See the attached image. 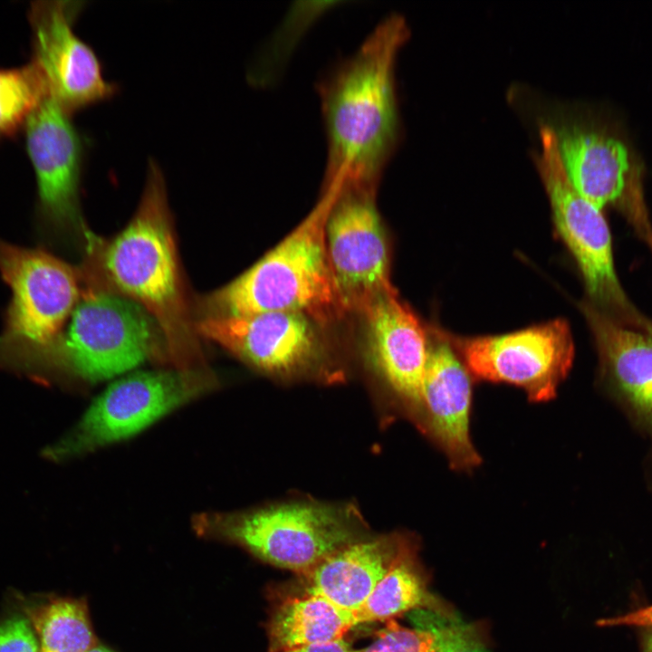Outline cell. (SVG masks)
<instances>
[{
    "instance_id": "1",
    "label": "cell",
    "mask_w": 652,
    "mask_h": 652,
    "mask_svg": "<svg viewBox=\"0 0 652 652\" xmlns=\"http://www.w3.org/2000/svg\"><path fill=\"white\" fill-rule=\"evenodd\" d=\"M408 34L405 19L389 14L319 81L327 142L323 186L377 187L399 139L395 67Z\"/></svg>"
},
{
    "instance_id": "2",
    "label": "cell",
    "mask_w": 652,
    "mask_h": 652,
    "mask_svg": "<svg viewBox=\"0 0 652 652\" xmlns=\"http://www.w3.org/2000/svg\"><path fill=\"white\" fill-rule=\"evenodd\" d=\"M147 167L137 211L107 245L104 268L117 291L156 321L172 368H205L181 278L165 177L155 159Z\"/></svg>"
},
{
    "instance_id": "3",
    "label": "cell",
    "mask_w": 652,
    "mask_h": 652,
    "mask_svg": "<svg viewBox=\"0 0 652 652\" xmlns=\"http://www.w3.org/2000/svg\"><path fill=\"white\" fill-rule=\"evenodd\" d=\"M148 360L168 363L156 321L119 292L92 286L81 292L65 329L51 343L0 348V368L43 381L71 378L97 382Z\"/></svg>"
},
{
    "instance_id": "4",
    "label": "cell",
    "mask_w": 652,
    "mask_h": 652,
    "mask_svg": "<svg viewBox=\"0 0 652 652\" xmlns=\"http://www.w3.org/2000/svg\"><path fill=\"white\" fill-rule=\"evenodd\" d=\"M340 189L323 188L314 208L283 240L238 277L206 296L205 317L288 312L319 324L344 314L325 244L327 218Z\"/></svg>"
},
{
    "instance_id": "5",
    "label": "cell",
    "mask_w": 652,
    "mask_h": 652,
    "mask_svg": "<svg viewBox=\"0 0 652 652\" xmlns=\"http://www.w3.org/2000/svg\"><path fill=\"white\" fill-rule=\"evenodd\" d=\"M196 531L244 547L281 568L306 574L345 546L366 538L365 523L350 503L294 501L232 512H208Z\"/></svg>"
},
{
    "instance_id": "6",
    "label": "cell",
    "mask_w": 652,
    "mask_h": 652,
    "mask_svg": "<svg viewBox=\"0 0 652 652\" xmlns=\"http://www.w3.org/2000/svg\"><path fill=\"white\" fill-rule=\"evenodd\" d=\"M540 139L536 166L550 199L554 226L577 264L588 302L624 326L652 332V320L635 307L618 280L611 234L602 210L573 187L551 126H541Z\"/></svg>"
},
{
    "instance_id": "7",
    "label": "cell",
    "mask_w": 652,
    "mask_h": 652,
    "mask_svg": "<svg viewBox=\"0 0 652 652\" xmlns=\"http://www.w3.org/2000/svg\"><path fill=\"white\" fill-rule=\"evenodd\" d=\"M217 385L216 376L206 367L141 371L120 379L46 450V456L62 461L126 439Z\"/></svg>"
},
{
    "instance_id": "8",
    "label": "cell",
    "mask_w": 652,
    "mask_h": 652,
    "mask_svg": "<svg viewBox=\"0 0 652 652\" xmlns=\"http://www.w3.org/2000/svg\"><path fill=\"white\" fill-rule=\"evenodd\" d=\"M0 274L12 296L3 315L0 344L40 347L63 330L81 296L78 273L41 247L0 238Z\"/></svg>"
},
{
    "instance_id": "9",
    "label": "cell",
    "mask_w": 652,
    "mask_h": 652,
    "mask_svg": "<svg viewBox=\"0 0 652 652\" xmlns=\"http://www.w3.org/2000/svg\"><path fill=\"white\" fill-rule=\"evenodd\" d=\"M377 187L342 186L330 210L325 244L339 302L362 313L396 291L390 281L388 243L376 206Z\"/></svg>"
},
{
    "instance_id": "10",
    "label": "cell",
    "mask_w": 652,
    "mask_h": 652,
    "mask_svg": "<svg viewBox=\"0 0 652 652\" xmlns=\"http://www.w3.org/2000/svg\"><path fill=\"white\" fill-rule=\"evenodd\" d=\"M37 187L35 226L43 236L82 229L80 186L86 142L72 115L47 94L24 128Z\"/></svg>"
},
{
    "instance_id": "11",
    "label": "cell",
    "mask_w": 652,
    "mask_h": 652,
    "mask_svg": "<svg viewBox=\"0 0 652 652\" xmlns=\"http://www.w3.org/2000/svg\"><path fill=\"white\" fill-rule=\"evenodd\" d=\"M456 345L470 374L517 386L533 402L555 398L574 357L572 334L561 319L506 334L457 339Z\"/></svg>"
},
{
    "instance_id": "12",
    "label": "cell",
    "mask_w": 652,
    "mask_h": 652,
    "mask_svg": "<svg viewBox=\"0 0 652 652\" xmlns=\"http://www.w3.org/2000/svg\"><path fill=\"white\" fill-rule=\"evenodd\" d=\"M566 173L576 190L603 210L616 208L641 239L652 230L644 168L620 139L580 124L551 126Z\"/></svg>"
},
{
    "instance_id": "13",
    "label": "cell",
    "mask_w": 652,
    "mask_h": 652,
    "mask_svg": "<svg viewBox=\"0 0 652 652\" xmlns=\"http://www.w3.org/2000/svg\"><path fill=\"white\" fill-rule=\"evenodd\" d=\"M82 2L37 1L29 8L31 62L40 72L50 96L69 114L112 97L118 87L108 82L94 51L75 33Z\"/></svg>"
},
{
    "instance_id": "14",
    "label": "cell",
    "mask_w": 652,
    "mask_h": 652,
    "mask_svg": "<svg viewBox=\"0 0 652 652\" xmlns=\"http://www.w3.org/2000/svg\"><path fill=\"white\" fill-rule=\"evenodd\" d=\"M314 321L288 312L244 316L204 317L197 333L259 369L276 377H293L316 366L322 344Z\"/></svg>"
},
{
    "instance_id": "15",
    "label": "cell",
    "mask_w": 652,
    "mask_h": 652,
    "mask_svg": "<svg viewBox=\"0 0 652 652\" xmlns=\"http://www.w3.org/2000/svg\"><path fill=\"white\" fill-rule=\"evenodd\" d=\"M362 315L371 365L421 430L428 346L418 318L399 299L397 291L378 298Z\"/></svg>"
},
{
    "instance_id": "16",
    "label": "cell",
    "mask_w": 652,
    "mask_h": 652,
    "mask_svg": "<svg viewBox=\"0 0 652 652\" xmlns=\"http://www.w3.org/2000/svg\"><path fill=\"white\" fill-rule=\"evenodd\" d=\"M471 375L445 341L428 347L423 380L424 421L421 432L446 456L455 471H472L481 463L469 431Z\"/></svg>"
},
{
    "instance_id": "17",
    "label": "cell",
    "mask_w": 652,
    "mask_h": 652,
    "mask_svg": "<svg viewBox=\"0 0 652 652\" xmlns=\"http://www.w3.org/2000/svg\"><path fill=\"white\" fill-rule=\"evenodd\" d=\"M580 309L603 384L638 427L652 436V332L624 326L588 301Z\"/></svg>"
},
{
    "instance_id": "18",
    "label": "cell",
    "mask_w": 652,
    "mask_h": 652,
    "mask_svg": "<svg viewBox=\"0 0 652 652\" xmlns=\"http://www.w3.org/2000/svg\"><path fill=\"white\" fill-rule=\"evenodd\" d=\"M412 543L400 534L354 542L304 574L305 593L321 596L355 613Z\"/></svg>"
},
{
    "instance_id": "19",
    "label": "cell",
    "mask_w": 652,
    "mask_h": 652,
    "mask_svg": "<svg viewBox=\"0 0 652 652\" xmlns=\"http://www.w3.org/2000/svg\"><path fill=\"white\" fill-rule=\"evenodd\" d=\"M357 626L354 613L327 599L302 594L283 602L269 624L272 652L343 638Z\"/></svg>"
},
{
    "instance_id": "20",
    "label": "cell",
    "mask_w": 652,
    "mask_h": 652,
    "mask_svg": "<svg viewBox=\"0 0 652 652\" xmlns=\"http://www.w3.org/2000/svg\"><path fill=\"white\" fill-rule=\"evenodd\" d=\"M417 609L443 615L455 612L448 603L429 590L427 578L417 561L414 542L378 583L354 616L359 625L389 620Z\"/></svg>"
},
{
    "instance_id": "21",
    "label": "cell",
    "mask_w": 652,
    "mask_h": 652,
    "mask_svg": "<svg viewBox=\"0 0 652 652\" xmlns=\"http://www.w3.org/2000/svg\"><path fill=\"white\" fill-rule=\"evenodd\" d=\"M12 598L31 621L40 652H87L97 644L84 601L45 594Z\"/></svg>"
},
{
    "instance_id": "22",
    "label": "cell",
    "mask_w": 652,
    "mask_h": 652,
    "mask_svg": "<svg viewBox=\"0 0 652 652\" xmlns=\"http://www.w3.org/2000/svg\"><path fill=\"white\" fill-rule=\"evenodd\" d=\"M335 2H296L264 45L249 79L255 86L273 83L302 35Z\"/></svg>"
},
{
    "instance_id": "23",
    "label": "cell",
    "mask_w": 652,
    "mask_h": 652,
    "mask_svg": "<svg viewBox=\"0 0 652 652\" xmlns=\"http://www.w3.org/2000/svg\"><path fill=\"white\" fill-rule=\"evenodd\" d=\"M47 94L46 84L31 62L19 67H0V143L24 130Z\"/></svg>"
},
{
    "instance_id": "24",
    "label": "cell",
    "mask_w": 652,
    "mask_h": 652,
    "mask_svg": "<svg viewBox=\"0 0 652 652\" xmlns=\"http://www.w3.org/2000/svg\"><path fill=\"white\" fill-rule=\"evenodd\" d=\"M408 614L416 628L432 633L435 652H488L481 625L463 620L456 612L443 615L417 609Z\"/></svg>"
},
{
    "instance_id": "25",
    "label": "cell",
    "mask_w": 652,
    "mask_h": 652,
    "mask_svg": "<svg viewBox=\"0 0 652 652\" xmlns=\"http://www.w3.org/2000/svg\"><path fill=\"white\" fill-rule=\"evenodd\" d=\"M358 652H435V638L427 630L404 627L391 619L377 632L373 643Z\"/></svg>"
},
{
    "instance_id": "26",
    "label": "cell",
    "mask_w": 652,
    "mask_h": 652,
    "mask_svg": "<svg viewBox=\"0 0 652 652\" xmlns=\"http://www.w3.org/2000/svg\"><path fill=\"white\" fill-rule=\"evenodd\" d=\"M0 652H40L31 621L12 599L0 615Z\"/></svg>"
},
{
    "instance_id": "27",
    "label": "cell",
    "mask_w": 652,
    "mask_h": 652,
    "mask_svg": "<svg viewBox=\"0 0 652 652\" xmlns=\"http://www.w3.org/2000/svg\"><path fill=\"white\" fill-rule=\"evenodd\" d=\"M597 625L601 628H641L652 625V604L608 618H600Z\"/></svg>"
},
{
    "instance_id": "28",
    "label": "cell",
    "mask_w": 652,
    "mask_h": 652,
    "mask_svg": "<svg viewBox=\"0 0 652 652\" xmlns=\"http://www.w3.org/2000/svg\"><path fill=\"white\" fill-rule=\"evenodd\" d=\"M284 652H358L343 638L315 643L292 648Z\"/></svg>"
},
{
    "instance_id": "29",
    "label": "cell",
    "mask_w": 652,
    "mask_h": 652,
    "mask_svg": "<svg viewBox=\"0 0 652 652\" xmlns=\"http://www.w3.org/2000/svg\"><path fill=\"white\" fill-rule=\"evenodd\" d=\"M640 652H652V625L637 628Z\"/></svg>"
},
{
    "instance_id": "30",
    "label": "cell",
    "mask_w": 652,
    "mask_h": 652,
    "mask_svg": "<svg viewBox=\"0 0 652 652\" xmlns=\"http://www.w3.org/2000/svg\"><path fill=\"white\" fill-rule=\"evenodd\" d=\"M87 652H113V651H111L110 649H109L103 646L96 644L94 647H92Z\"/></svg>"
},
{
    "instance_id": "31",
    "label": "cell",
    "mask_w": 652,
    "mask_h": 652,
    "mask_svg": "<svg viewBox=\"0 0 652 652\" xmlns=\"http://www.w3.org/2000/svg\"><path fill=\"white\" fill-rule=\"evenodd\" d=\"M642 239L647 243L652 252V231L646 235Z\"/></svg>"
}]
</instances>
